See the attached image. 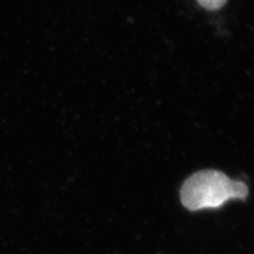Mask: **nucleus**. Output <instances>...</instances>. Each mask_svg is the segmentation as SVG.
Here are the masks:
<instances>
[{
	"instance_id": "f257e3e1",
	"label": "nucleus",
	"mask_w": 254,
	"mask_h": 254,
	"mask_svg": "<svg viewBox=\"0 0 254 254\" xmlns=\"http://www.w3.org/2000/svg\"><path fill=\"white\" fill-rule=\"evenodd\" d=\"M249 189L243 182H236L214 170L200 171L184 183L180 190L183 205L190 211L218 208L233 199H246Z\"/></svg>"
},
{
	"instance_id": "f03ea898",
	"label": "nucleus",
	"mask_w": 254,
	"mask_h": 254,
	"mask_svg": "<svg viewBox=\"0 0 254 254\" xmlns=\"http://www.w3.org/2000/svg\"><path fill=\"white\" fill-rule=\"evenodd\" d=\"M226 1L227 0H198V2L202 7L211 9V11L222 7V6L226 4Z\"/></svg>"
}]
</instances>
